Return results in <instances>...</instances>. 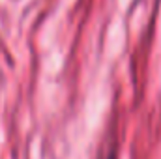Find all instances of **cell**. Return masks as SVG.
I'll use <instances>...</instances> for the list:
<instances>
[{
	"label": "cell",
	"mask_w": 161,
	"mask_h": 159,
	"mask_svg": "<svg viewBox=\"0 0 161 159\" xmlns=\"http://www.w3.org/2000/svg\"><path fill=\"white\" fill-rule=\"evenodd\" d=\"M103 159H116V157H114V152H109V154H107Z\"/></svg>",
	"instance_id": "6da1fadb"
}]
</instances>
